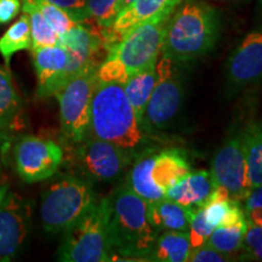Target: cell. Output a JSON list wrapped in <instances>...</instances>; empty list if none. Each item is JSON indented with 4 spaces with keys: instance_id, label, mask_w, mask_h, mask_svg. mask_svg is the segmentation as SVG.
I'll return each mask as SVG.
<instances>
[{
    "instance_id": "obj_36",
    "label": "cell",
    "mask_w": 262,
    "mask_h": 262,
    "mask_svg": "<svg viewBox=\"0 0 262 262\" xmlns=\"http://www.w3.org/2000/svg\"><path fill=\"white\" fill-rule=\"evenodd\" d=\"M10 140V137L8 135H5L4 133L0 131V172H2V163H3V150H4V145L8 143Z\"/></svg>"
},
{
    "instance_id": "obj_1",
    "label": "cell",
    "mask_w": 262,
    "mask_h": 262,
    "mask_svg": "<svg viewBox=\"0 0 262 262\" xmlns=\"http://www.w3.org/2000/svg\"><path fill=\"white\" fill-rule=\"evenodd\" d=\"M108 239L113 257L148 260L158 232L148 220V202L122 185L107 196Z\"/></svg>"
},
{
    "instance_id": "obj_13",
    "label": "cell",
    "mask_w": 262,
    "mask_h": 262,
    "mask_svg": "<svg viewBox=\"0 0 262 262\" xmlns=\"http://www.w3.org/2000/svg\"><path fill=\"white\" fill-rule=\"evenodd\" d=\"M70 52L60 44L33 50L39 97L55 96L73 78L70 72Z\"/></svg>"
},
{
    "instance_id": "obj_16",
    "label": "cell",
    "mask_w": 262,
    "mask_h": 262,
    "mask_svg": "<svg viewBox=\"0 0 262 262\" xmlns=\"http://www.w3.org/2000/svg\"><path fill=\"white\" fill-rule=\"evenodd\" d=\"M217 187L210 171L199 170L189 171L187 175L180 179L175 185L166 189L164 198L185 206L201 208L204 205L206 199L210 196L214 189Z\"/></svg>"
},
{
    "instance_id": "obj_26",
    "label": "cell",
    "mask_w": 262,
    "mask_h": 262,
    "mask_svg": "<svg viewBox=\"0 0 262 262\" xmlns=\"http://www.w3.org/2000/svg\"><path fill=\"white\" fill-rule=\"evenodd\" d=\"M24 12L28 16L32 34V50L58 44V34L50 27L34 0H21Z\"/></svg>"
},
{
    "instance_id": "obj_5",
    "label": "cell",
    "mask_w": 262,
    "mask_h": 262,
    "mask_svg": "<svg viewBox=\"0 0 262 262\" xmlns=\"http://www.w3.org/2000/svg\"><path fill=\"white\" fill-rule=\"evenodd\" d=\"M97 201L93 181L75 175H61L41 195L40 219L47 233L64 232Z\"/></svg>"
},
{
    "instance_id": "obj_23",
    "label": "cell",
    "mask_w": 262,
    "mask_h": 262,
    "mask_svg": "<svg viewBox=\"0 0 262 262\" xmlns=\"http://www.w3.org/2000/svg\"><path fill=\"white\" fill-rule=\"evenodd\" d=\"M153 160H155V155H147L137 160L131 169L129 182L126 183L137 195L148 203L159 201L165 194L150 178Z\"/></svg>"
},
{
    "instance_id": "obj_34",
    "label": "cell",
    "mask_w": 262,
    "mask_h": 262,
    "mask_svg": "<svg viewBox=\"0 0 262 262\" xmlns=\"http://www.w3.org/2000/svg\"><path fill=\"white\" fill-rule=\"evenodd\" d=\"M251 209H262V185L251 189L245 199V211Z\"/></svg>"
},
{
    "instance_id": "obj_3",
    "label": "cell",
    "mask_w": 262,
    "mask_h": 262,
    "mask_svg": "<svg viewBox=\"0 0 262 262\" xmlns=\"http://www.w3.org/2000/svg\"><path fill=\"white\" fill-rule=\"evenodd\" d=\"M89 134L137 156L145 130L127 100L123 84L97 80L91 102Z\"/></svg>"
},
{
    "instance_id": "obj_37",
    "label": "cell",
    "mask_w": 262,
    "mask_h": 262,
    "mask_svg": "<svg viewBox=\"0 0 262 262\" xmlns=\"http://www.w3.org/2000/svg\"><path fill=\"white\" fill-rule=\"evenodd\" d=\"M9 192V186L8 185H0V204L4 201L6 193Z\"/></svg>"
},
{
    "instance_id": "obj_30",
    "label": "cell",
    "mask_w": 262,
    "mask_h": 262,
    "mask_svg": "<svg viewBox=\"0 0 262 262\" xmlns=\"http://www.w3.org/2000/svg\"><path fill=\"white\" fill-rule=\"evenodd\" d=\"M212 229L214 228L205 221L202 209L195 208L194 211H193L188 229L189 241H191L192 248L201 247V245L205 244L208 242L209 237H210Z\"/></svg>"
},
{
    "instance_id": "obj_33",
    "label": "cell",
    "mask_w": 262,
    "mask_h": 262,
    "mask_svg": "<svg viewBox=\"0 0 262 262\" xmlns=\"http://www.w3.org/2000/svg\"><path fill=\"white\" fill-rule=\"evenodd\" d=\"M21 0H0V25L9 24L18 15Z\"/></svg>"
},
{
    "instance_id": "obj_38",
    "label": "cell",
    "mask_w": 262,
    "mask_h": 262,
    "mask_svg": "<svg viewBox=\"0 0 262 262\" xmlns=\"http://www.w3.org/2000/svg\"><path fill=\"white\" fill-rule=\"evenodd\" d=\"M133 3V0H122V10L126 8L127 5H130Z\"/></svg>"
},
{
    "instance_id": "obj_7",
    "label": "cell",
    "mask_w": 262,
    "mask_h": 262,
    "mask_svg": "<svg viewBox=\"0 0 262 262\" xmlns=\"http://www.w3.org/2000/svg\"><path fill=\"white\" fill-rule=\"evenodd\" d=\"M97 70L91 67L80 72L55 95L60 104L62 135L71 145L77 146L89 134Z\"/></svg>"
},
{
    "instance_id": "obj_31",
    "label": "cell",
    "mask_w": 262,
    "mask_h": 262,
    "mask_svg": "<svg viewBox=\"0 0 262 262\" xmlns=\"http://www.w3.org/2000/svg\"><path fill=\"white\" fill-rule=\"evenodd\" d=\"M232 260H234L232 256L221 253L205 243L201 247L192 248L187 262H226Z\"/></svg>"
},
{
    "instance_id": "obj_18",
    "label": "cell",
    "mask_w": 262,
    "mask_h": 262,
    "mask_svg": "<svg viewBox=\"0 0 262 262\" xmlns=\"http://www.w3.org/2000/svg\"><path fill=\"white\" fill-rule=\"evenodd\" d=\"M24 108L9 72L0 66V131L11 137L24 127Z\"/></svg>"
},
{
    "instance_id": "obj_17",
    "label": "cell",
    "mask_w": 262,
    "mask_h": 262,
    "mask_svg": "<svg viewBox=\"0 0 262 262\" xmlns=\"http://www.w3.org/2000/svg\"><path fill=\"white\" fill-rule=\"evenodd\" d=\"M194 209L170 201L168 198H162L148 203L147 215L150 225L158 233L166 231L186 232L189 229Z\"/></svg>"
},
{
    "instance_id": "obj_10",
    "label": "cell",
    "mask_w": 262,
    "mask_h": 262,
    "mask_svg": "<svg viewBox=\"0 0 262 262\" xmlns=\"http://www.w3.org/2000/svg\"><path fill=\"white\" fill-rule=\"evenodd\" d=\"M14 160L19 178L27 183H35L57 172L63 160V150L55 141L25 135L16 142Z\"/></svg>"
},
{
    "instance_id": "obj_19",
    "label": "cell",
    "mask_w": 262,
    "mask_h": 262,
    "mask_svg": "<svg viewBox=\"0 0 262 262\" xmlns=\"http://www.w3.org/2000/svg\"><path fill=\"white\" fill-rule=\"evenodd\" d=\"M189 171H191V165L186 157L178 149H169L155 155L150 178L165 193L166 189L175 185Z\"/></svg>"
},
{
    "instance_id": "obj_6",
    "label": "cell",
    "mask_w": 262,
    "mask_h": 262,
    "mask_svg": "<svg viewBox=\"0 0 262 262\" xmlns=\"http://www.w3.org/2000/svg\"><path fill=\"white\" fill-rule=\"evenodd\" d=\"M107 196L91 206L75 224L63 232L58 260L63 262H106L113 254L108 239Z\"/></svg>"
},
{
    "instance_id": "obj_14",
    "label": "cell",
    "mask_w": 262,
    "mask_h": 262,
    "mask_svg": "<svg viewBox=\"0 0 262 262\" xmlns=\"http://www.w3.org/2000/svg\"><path fill=\"white\" fill-rule=\"evenodd\" d=\"M262 78V29L250 32L227 62V80L234 89L256 84Z\"/></svg>"
},
{
    "instance_id": "obj_9",
    "label": "cell",
    "mask_w": 262,
    "mask_h": 262,
    "mask_svg": "<svg viewBox=\"0 0 262 262\" xmlns=\"http://www.w3.org/2000/svg\"><path fill=\"white\" fill-rule=\"evenodd\" d=\"M77 146L75 160L85 179L90 181H116L135 157L114 143L90 134Z\"/></svg>"
},
{
    "instance_id": "obj_32",
    "label": "cell",
    "mask_w": 262,
    "mask_h": 262,
    "mask_svg": "<svg viewBox=\"0 0 262 262\" xmlns=\"http://www.w3.org/2000/svg\"><path fill=\"white\" fill-rule=\"evenodd\" d=\"M58 8L64 10L77 24L89 21L86 14L88 0H48Z\"/></svg>"
},
{
    "instance_id": "obj_12",
    "label": "cell",
    "mask_w": 262,
    "mask_h": 262,
    "mask_svg": "<svg viewBox=\"0 0 262 262\" xmlns=\"http://www.w3.org/2000/svg\"><path fill=\"white\" fill-rule=\"evenodd\" d=\"M31 224V203L16 192L6 193L0 204V261L17 256L27 241Z\"/></svg>"
},
{
    "instance_id": "obj_8",
    "label": "cell",
    "mask_w": 262,
    "mask_h": 262,
    "mask_svg": "<svg viewBox=\"0 0 262 262\" xmlns=\"http://www.w3.org/2000/svg\"><path fill=\"white\" fill-rule=\"evenodd\" d=\"M157 81L147 104L142 127L145 131L165 129L175 119L183 101L181 77L175 62L159 55L156 64Z\"/></svg>"
},
{
    "instance_id": "obj_24",
    "label": "cell",
    "mask_w": 262,
    "mask_h": 262,
    "mask_svg": "<svg viewBox=\"0 0 262 262\" xmlns=\"http://www.w3.org/2000/svg\"><path fill=\"white\" fill-rule=\"evenodd\" d=\"M32 49L31 25L27 15L19 17L0 38V54L9 68L11 58L16 52Z\"/></svg>"
},
{
    "instance_id": "obj_20",
    "label": "cell",
    "mask_w": 262,
    "mask_h": 262,
    "mask_svg": "<svg viewBox=\"0 0 262 262\" xmlns=\"http://www.w3.org/2000/svg\"><path fill=\"white\" fill-rule=\"evenodd\" d=\"M157 61L148 64L143 70L130 75L125 83L123 84L127 100L130 101L131 106L135 111V114L141 125H142L147 104H148L150 95H152L157 81Z\"/></svg>"
},
{
    "instance_id": "obj_27",
    "label": "cell",
    "mask_w": 262,
    "mask_h": 262,
    "mask_svg": "<svg viewBox=\"0 0 262 262\" xmlns=\"http://www.w3.org/2000/svg\"><path fill=\"white\" fill-rule=\"evenodd\" d=\"M122 11V0H88L86 14L103 31L111 28Z\"/></svg>"
},
{
    "instance_id": "obj_4",
    "label": "cell",
    "mask_w": 262,
    "mask_h": 262,
    "mask_svg": "<svg viewBox=\"0 0 262 262\" xmlns=\"http://www.w3.org/2000/svg\"><path fill=\"white\" fill-rule=\"evenodd\" d=\"M171 15L150 18L116 42L97 70V79L124 84L130 75L158 60Z\"/></svg>"
},
{
    "instance_id": "obj_22",
    "label": "cell",
    "mask_w": 262,
    "mask_h": 262,
    "mask_svg": "<svg viewBox=\"0 0 262 262\" xmlns=\"http://www.w3.org/2000/svg\"><path fill=\"white\" fill-rule=\"evenodd\" d=\"M248 176L251 189L262 185V122L253 120L242 131Z\"/></svg>"
},
{
    "instance_id": "obj_25",
    "label": "cell",
    "mask_w": 262,
    "mask_h": 262,
    "mask_svg": "<svg viewBox=\"0 0 262 262\" xmlns=\"http://www.w3.org/2000/svg\"><path fill=\"white\" fill-rule=\"evenodd\" d=\"M248 229V220L232 225L219 226L212 229L206 244L221 253L234 257L235 253L241 251L245 232Z\"/></svg>"
},
{
    "instance_id": "obj_35",
    "label": "cell",
    "mask_w": 262,
    "mask_h": 262,
    "mask_svg": "<svg viewBox=\"0 0 262 262\" xmlns=\"http://www.w3.org/2000/svg\"><path fill=\"white\" fill-rule=\"evenodd\" d=\"M245 216L249 224L262 227V209H251L245 211Z\"/></svg>"
},
{
    "instance_id": "obj_15",
    "label": "cell",
    "mask_w": 262,
    "mask_h": 262,
    "mask_svg": "<svg viewBox=\"0 0 262 262\" xmlns=\"http://www.w3.org/2000/svg\"><path fill=\"white\" fill-rule=\"evenodd\" d=\"M182 2L183 0H133L130 5L119 12L111 28L103 31L108 51L136 26L158 16L171 15Z\"/></svg>"
},
{
    "instance_id": "obj_11",
    "label": "cell",
    "mask_w": 262,
    "mask_h": 262,
    "mask_svg": "<svg viewBox=\"0 0 262 262\" xmlns=\"http://www.w3.org/2000/svg\"><path fill=\"white\" fill-rule=\"evenodd\" d=\"M216 185L225 188L231 199L243 202L251 191L242 133H234L219 148L211 163Z\"/></svg>"
},
{
    "instance_id": "obj_28",
    "label": "cell",
    "mask_w": 262,
    "mask_h": 262,
    "mask_svg": "<svg viewBox=\"0 0 262 262\" xmlns=\"http://www.w3.org/2000/svg\"><path fill=\"white\" fill-rule=\"evenodd\" d=\"M35 4L41 11L44 18L47 19V22L50 25V27L57 33L58 35L62 33L67 32L68 29L74 27L77 25V22L71 17L64 10L58 8L52 3L48 2V0H34Z\"/></svg>"
},
{
    "instance_id": "obj_29",
    "label": "cell",
    "mask_w": 262,
    "mask_h": 262,
    "mask_svg": "<svg viewBox=\"0 0 262 262\" xmlns=\"http://www.w3.org/2000/svg\"><path fill=\"white\" fill-rule=\"evenodd\" d=\"M239 253V260L262 262V227L248 222V229Z\"/></svg>"
},
{
    "instance_id": "obj_2",
    "label": "cell",
    "mask_w": 262,
    "mask_h": 262,
    "mask_svg": "<svg viewBox=\"0 0 262 262\" xmlns=\"http://www.w3.org/2000/svg\"><path fill=\"white\" fill-rule=\"evenodd\" d=\"M219 33L216 10L202 0H183L170 16L160 55L178 63L195 60L214 48Z\"/></svg>"
},
{
    "instance_id": "obj_21",
    "label": "cell",
    "mask_w": 262,
    "mask_h": 262,
    "mask_svg": "<svg viewBox=\"0 0 262 262\" xmlns=\"http://www.w3.org/2000/svg\"><path fill=\"white\" fill-rule=\"evenodd\" d=\"M192 245L188 231H166L157 238L148 260L158 262H187Z\"/></svg>"
}]
</instances>
